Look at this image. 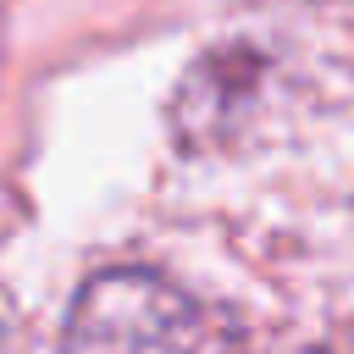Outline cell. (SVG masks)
<instances>
[{
	"instance_id": "1",
	"label": "cell",
	"mask_w": 354,
	"mask_h": 354,
	"mask_svg": "<svg viewBox=\"0 0 354 354\" xmlns=\"http://www.w3.org/2000/svg\"><path fill=\"white\" fill-rule=\"evenodd\" d=\"M66 354H221V332L166 277L116 266L77 293Z\"/></svg>"
}]
</instances>
